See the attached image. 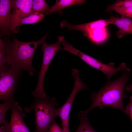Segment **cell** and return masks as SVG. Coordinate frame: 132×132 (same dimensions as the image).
<instances>
[{"instance_id":"6da1fadb","label":"cell","mask_w":132,"mask_h":132,"mask_svg":"<svg viewBox=\"0 0 132 132\" xmlns=\"http://www.w3.org/2000/svg\"><path fill=\"white\" fill-rule=\"evenodd\" d=\"M130 71L129 68H126L122 71L120 77L114 81L109 80L99 91L92 92L90 98L92 101L91 105L86 110L80 112L78 116H87L92 109L104 106L117 108L125 113L122 101L127 97L123 90L129 81Z\"/></svg>"},{"instance_id":"7a4b0ae2","label":"cell","mask_w":132,"mask_h":132,"mask_svg":"<svg viewBox=\"0 0 132 132\" xmlns=\"http://www.w3.org/2000/svg\"><path fill=\"white\" fill-rule=\"evenodd\" d=\"M47 35V34L34 42H22L16 38L12 42L9 40L4 41L6 51L5 60L7 64L19 74L25 70L33 76L34 69L32 62L34 54L37 47L44 41Z\"/></svg>"},{"instance_id":"3957f363","label":"cell","mask_w":132,"mask_h":132,"mask_svg":"<svg viewBox=\"0 0 132 132\" xmlns=\"http://www.w3.org/2000/svg\"><path fill=\"white\" fill-rule=\"evenodd\" d=\"M58 104L54 97L49 96L35 97L31 105L25 108V112L34 110L35 115L36 130L34 132H47L55 118L58 116Z\"/></svg>"},{"instance_id":"277c9868","label":"cell","mask_w":132,"mask_h":132,"mask_svg":"<svg viewBox=\"0 0 132 132\" xmlns=\"http://www.w3.org/2000/svg\"><path fill=\"white\" fill-rule=\"evenodd\" d=\"M57 39V41L53 44H48L45 41L42 44L41 49L43 53L42 65L38 74L37 86L34 90L31 93L35 98L42 97L46 96L43 85L45 75L54 57L59 51L63 49L61 48V44L64 40V37L59 36Z\"/></svg>"},{"instance_id":"5b68a950","label":"cell","mask_w":132,"mask_h":132,"mask_svg":"<svg viewBox=\"0 0 132 132\" xmlns=\"http://www.w3.org/2000/svg\"><path fill=\"white\" fill-rule=\"evenodd\" d=\"M75 79V83L73 90L69 97L64 104L58 108V116L61 118L63 129L64 132H70L69 128V116L72 104L77 94L81 90L88 89L82 82L79 76V71L76 69L72 70Z\"/></svg>"},{"instance_id":"8992f818","label":"cell","mask_w":132,"mask_h":132,"mask_svg":"<svg viewBox=\"0 0 132 132\" xmlns=\"http://www.w3.org/2000/svg\"><path fill=\"white\" fill-rule=\"evenodd\" d=\"M20 74L10 67L0 70V100L14 99Z\"/></svg>"},{"instance_id":"52a82bcc","label":"cell","mask_w":132,"mask_h":132,"mask_svg":"<svg viewBox=\"0 0 132 132\" xmlns=\"http://www.w3.org/2000/svg\"><path fill=\"white\" fill-rule=\"evenodd\" d=\"M33 0H16L11 13L10 31L15 33L16 26L22 19L33 12Z\"/></svg>"},{"instance_id":"ba28073f","label":"cell","mask_w":132,"mask_h":132,"mask_svg":"<svg viewBox=\"0 0 132 132\" xmlns=\"http://www.w3.org/2000/svg\"><path fill=\"white\" fill-rule=\"evenodd\" d=\"M81 59L89 66L102 72L108 80L110 79L117 73L122 72L126 68V65L124 63L121 64L118 67H115L114 66L113 63L108 64H104L85 53L81 55Z\"/></svg>"},{"instance_id":"9c48e42d","label":"cell","mask_w":132,"mask_h":132,"mask_svg":"<svg viewBox=\"0 0 132 132\" xmlns=\"http://www.w3.org/2000/svg\"><path fill=\"white\" fill-rule=\"evenodd\" d=\"M11 111L10 122L4 124L7 132H31L23 121V118L26 115L21 107L18 104L16 105L11 108Z\"/></svg>"},{"instance_id":"30bf717a","label":"cell","mask_w":132,"mask_h":132,"mask_svg":"<svg viewBox=\"0 0 132 132\" xmlns=\"http://www.w3.org/2000/svg\"><path fill=\"white\" fill-rule=\"evenodd\" d=\"M15 0H0V28L1 34L10 35V26L12 10Z\"/></svg>"},{"instance_id":"8fae6325","label":"cell","mask_w":132,"mask_h":132,"mask_svg":"<svg viewBox=\"0 0 132 132\" xmlns=\"http://www.w3.org/2000/svg\"><path fill=\"white\" fill-rule=\"evenodd\" d=\"M111 24L110 19H102L80 24L74 25L63 21L60 23L62 28H66L70 30H75L82 32L83 35L95 29L106 27Z\"/></svg>"},{"instance_id":"7c38bea8","label":"cell","mask_w":132,"mask_h":132,"mask_svg":"<svg viewBox=\"0 0 132 132\" xmlns=\"http://www.w3.org/2000/svg\"><path fill=\"white\" fill-rule=\"evenodd\" d=\"M111 24L116 25L119 30L116 33L118 38H122L127 34H132V20L124 17L110 16Z\"/></svg>"},{"instance_id":"4fadbf2b","label":"cell","mask_w":132,"mask_h":132,"mask_svg":"<svg viewBox=\"0 0 132 132\" xmlns=\"http://www.w3.org/2000/svg\"><path fill=\"white\" fill-rule=\"evenodd\" d=\"M84 0H56L55 4L51 7L47 14H50L58 12L62 13V9L69 6L77 5H81L86 2Z\"/></svg>"},{"instance_id":"5bb4252c","label":"cell","mask_w":132,"mask_h":132,"mask_svg":"<svg viewBox=\"0 0 132 132\" xmlns=\"http://www.w3.org/2000/svg\"><path fill=\"white\" fill-rule=\"evenodd\" d=\"M106 27L95 29L84 35L93 43L98 44L104 41L107 36Z\"/></svg>"},{"instance_id":"9a60e30c","label":"cell","mask_w":132,"mask_h":132,"mask_svg":"<svg viewBox=\"0 0 132 132\" xmlns=\"http://www.w3.org/2000/svg\"><path fill=\"white\" fill-rule=\"evenodd\" d=\"M45 15V14L39 12H32L19 22L16 26V33L18 32L19 27L20 26L25 24H34L39 22L43 19Z\"/></svg>"},{"instance_id":"2e32d148","label":"cell","mask_w":132,"mask_h":132,"mask_svg":"<svg viewBox=\"0 0 132 132\" xmlns=\"http://www.w3.org/2000/svg\"><path fill=\"white\" fill-rule=\"evenodd\" d=\"M18 104L14 99L4 101L0 104V124H4L8 121L5 119L6 113L8 110L11 109L14 106Z\"/></svg>"},{"instance_id":"e0dca14e","label":"cell","mask_w":132,"mask_h":132,"mask_svg":"<svg viewBox=\"0 0 132 132\" xmlns=\"http://www.w3.org/2000/svg\"><path fill=\"white\" fill-rule=\"evenodd\" d=\"M50 8L44 0H33V12H37L47 14Z\"/></svg>"},{"instance_id":"ac0fdd59","label":"cell","mask_w":132,"mask_h":132,"mask_svg":"<svg viewBox=\"0 0 132 132\" xmlns=\"http://www.w3.org/2000/svg\"><path fill=\"white\" fill-rule=\"evenodd\" d=\"M79 125L75 132H97L92 128L89 122L87 116H79Z\"/></svg>"},{"instance_id":"d6986e66","label":"cell","mask_w":132,"mask_h":132,"mask_svg":"<svg viewBox=\"0 0 132 132\" xmlns=\"http://www.w3.org/2000/svg\"><path fill=\"white\" fill-rule=\"evenodd\" d=\"M6 55L4 41L1 38L0 39V69H4L8 67V66L5 60Z\"/></svg>"},{"instance_id":"ffe728a7","label":"cell","mask_w":132,"mask_h":132,"mask_svg":"<svg viewBox=\"0 0 132 132\" xmlns=\"http://www.w3.org/2000/svg\"><path fill=\"white\" fill-rule=\"evenodd\" d=\"M114 11L120 14L121 17L132 20V7L117 9Z\"/></svg>"},{"instance_id":"44dd1931","label":"cell","mask_w":132,"mask_h":132,"mask_svg":"<svg viewBox=\"0 0 132 132\" xmlns=\"http://www.w3.org/2000/svg\"><path fill=\"white\" fill-rule=\"evenodd\" d=\"M47 132H64L59 126L57 124L55 120L54 121L50 127Z\"/></svg>"},{"instance_id":"7402d4cb","label":"cell","mask_w":132,"mask_h":132,"mask_svg":"<svg viewBox=\"0 0 132 132\" xmlns=\"http://www.w3.org/2000/svg\"><path fill=\"white\" fill-rule=\"evenodd\" d=\"M125 110V113L130 117L132 122V96L130 97L129 102L126 107Z\"/></svg>"},{"instance_id":"603a6c76","label":"cell","mask_w":132,"mask_h":132,"mask_svg":"<svg viewBox=\"0 0 132 132\" xmlns=\"http://www.w3.org/2000/svg\"><path fill=\"white\" fill-rule=\"evenodd\" d=\"M126 90L127 91H131L132 92V83L127 86L126 88Z\"/></svg>"},{"instance_id":"cb8c5ba5","label":"cell","mask_w":132,"mask_h":132,"mask_svg":"<svg viewBox=\"0 0 132 132\" xmlns=\"http://www.w3.org/2000/svg\"><path fill=\"white\" fill-rule=\"evenodd\" d=\"M0 132H7L5 128L4 125L0 127Z\"/></svg>"}]
</instances>
